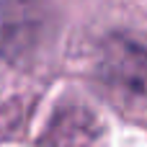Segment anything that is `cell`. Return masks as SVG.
<instances>
[{"instance_id": "3", "label": "cell", "mask_w": 147, "mask_h": 147, "mask_svg": "<svg viewBox=\"0 0 147 147\" xmlns=\"http://www.w3.org/2000/svg\"><path fill=\"white\" fill-rule=\"evenodd\" d=\"M101 129L88 109H67L52 124V140L57 147H90Z\"/></svg>"}, {"instance_id": "1", "label": "cell", "mask_w": 147, "mask_h": 147, "mask_svg": "<svg viewBox=\"0 0 147 147\" xmlns=\"http://www.w3.org/2000/svg\"><path fill=\"white\" fill-rule=\"evenodd\" d=\"M47 3L41 0H3L0 3V52L10 62L31 57L49 26Z\"/></svg>"}, {"instance_id": "2", "label": "cell", "mask_w": 147, "mask_h": 147, "mask_svg": "<svg viewBox=\"0 0 147 147\" xmlns=\"http://www.w3.org/2000/svg\"><path fill=\"white\" fill-rule=\"evenodd\" d=\"M103 78L114 85H121L132 90L134 96H142L145 90V52L142 44L132 39H114L106 47L103 57Z\"/></svg>"}]
</instances>
